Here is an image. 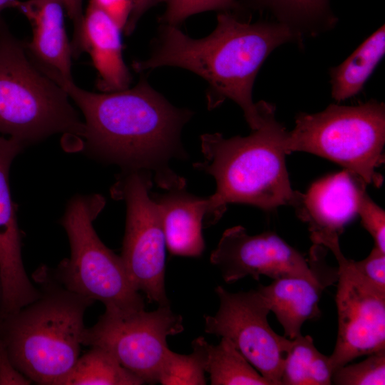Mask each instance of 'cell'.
I'll return each mask as SVG.
<instances>
[{"label":"cell","mask_w":385,"mask_h":385,"mask_svg":"<svg viewBox=\"0 0 385 385\" xmlns=\"http://www.w3.org/2000/svg\"><path fill=\"white\" fill-rule=\"evenodd\" d=\"M68 93L84 118L85 147L91 155L123 171L146 170L157 186L168 190L186 187L170 167L188 158L181 132L193 112L172 105L142 76L131 88L93 93L58 73L39 67Z\"/></svg>","instance_id":"cell-1"},{"label":"cell","mask_w":385,"mask_h":385,"mask_svg":"<svg viewBox=\"0 0 385 385\" xmlns=\"http://www.w3.org/2000/svg\"><path fill=\"white\" fill-rule=\"evenodd\" d=\"M299 37L298 31L287 24H250L230 11H222L215 30L202 38H192L176 26L162 24L150 57L133 61L132 67L143 72L175 66L196 73L209 85L208 109L230 99L242 108L252 130L260 127L267 105L252 100L258 71L274 48Z\"/></svg>","instance_id":"cell-2"},{"label":"cell","mask_w":385,"mask_h":385,"mask_svg":"<svg viewBox=\"0 0 385 385\" xmlns=\"http://www.w3.org/2000/svg\"><path fill=\"white\" fill-rule=\"evenodd\" d=\"M274 113V106L267 103L260 127L247 136L225 138L218 133L200 136L204 160L193 167L212 176L216 184L208 196L205 227L217 223L231 203L266 211L297 205L302 192L292 189L285 161L287 130Z\"/></svg>","instance_id":"cell-3"},{"label":"cell","mask_w":385,"mask_h":385,"mask_svg":"<svg viewBox=\"0 0 385 385\" xmlns=\"http://www.w3.org/2000/svg\"><path fill=\"white\" fill-rule=\"evenodd\" d=\"M40 296L0 317V342L15 368L31 381L58 385L79 358L83 317L94 300L73 292L45 269Z\"/></svg>","instance_id":"cell-4"},{"label":"cell","mask_w":385,"mask_h":385,"mask_svg":"<svg viewBox=\"0 0 385 385\" xmlns=\"http://www.w3.org/2000/svg\"><path fill=\"white\" fill-rule=\"evenodd\" d=\"M68 98L0 19V133L24 146L57 133L83 137L84 123Z\"/></svg>","instance_id":"cell-5"},{"label":"cell","mask_w":385,"mask_h":385,"mask_svg":"<svg viewBox=\"0 0 385 385\" xmlns=\"http://www.w3.org/2000/svg\"><path fill=\"white\" fill-rule=\"evenodd\" d=\"M385 106L369 101L356 106L329 105L316 113H301L287 131L286 153L305 152L330 160L380 187L377 168L384 163Z\"/></svg>","instance_id":"cell-6"},{"label":"cell","mask_w":385,"mask_h":385,"mask_svg":"<svg viewBox=\"0 0 385 385\" xmlns=\"http://www.w3.org/2000/svg\"><path fill=\"white\" fill-rule=\"evenodd\" d=\"M105 204L98 194L77 195L68 202L61 224L71 256L58 267L56 279L73 292L101 302L106 311L127 314L144 309V299L133 286L120 256L102 242L93 227Z\"/></svg>","instance_id":"cell-7"},{"label":"cell","mask_w":385,"mask_h":385,"mask_svg":"<svg viewBox=\"0 0 385 385\" xmlns=\"http://www.w3.org/2000/svg\"><path fill=\"white\" fill-rule=\"evenodd\" d=\"M150 172L123 171L111 188L114 199L126 205L121 259L135 287L149 302L168 304L165 287L166 242L158 207L151 197Z\"/></svg>","instance_id":"cell-8"},{"label":"cell","mask_w":385,"mask_h":385,"mask_svg":"<svg viewBox=\"0 0 385 385\" xmlns=\"http://www.w3.org/2000/svg\"><path fill=\"white\" fill-rule=\"evenodd\" d=\"M183 329L182 317L169 304L152 312L105 311L95 325L84 329L81 344L103 348L144 383L154 384L170 349L167 337Z\"/></svg>","instance_id":"cell-9"},{"label":"cell","mask_w":385,"mask_h":385,"mask_svg":"<svg viewBox=\"0 0 385 385\" xmlns=\"http://www.w3.org/2000/svg\"><path fill=\"white\" fill-rule=\"evenodd\" d=\"M215 293L219 309L213 316H204L205 332L228 339L271 385H281L291 339L271 328L265 298L257 289L234 293L217 286Z\"/></svg>","instance_id":"cell-10"},{"label":"cell","mask_w":385,"mask_h":385,"mask_svg":"<svg viewBox=\"0 0 385 385\" xmlns=\"http://www.w3.org/2000/svg\"><path fill=\"white\" fill-rule=\"evenodd\" d=\"M337 263V335L329 356L332 371L359 356L385 349V293L367 282L353 260L342 253L339 239L323 245Z\"/></svg>","instance_id":"cell-11"},{"label":"cell","mask_w":385,"mask_h":385,"mask_svg":"<svg viewBox=\"0 0 385 385\" xmlns=\"http://www.w3.org/2000/svg\"><path fill=\"white\" fill-rule=\"evenodd\" d=\"M210 260L227 283L247 276L255 280L262 275L273 279L289 276L316 278L324 264L318 256L306 259L274 232L250 235L241 225L222 233Z\"/></svg>","instance_id":"cell-12"},{"label":"cell","mask_w":385,"mask_h":385,"mask_svg":"<svg viewBox=\"0 0 385 385\" xmlns=\"http://www.w3.org/2000/svg\"><path fill=\"white\" fill-rule=\"evenodd\" d=\"M25 146L17 140L0 136V314L14 313L40 296L23 265L21 236L16 205L9 188V170Z\"/></svg>","instance_id":"cell-13"},{"label":"cell","mask_w":385,"mask_h":385,"mask_svg":"<svg viewBox=\"0 0 385 385\" xmlns=\"http://www.w3.org/2000/svg\"><path fill=\"white\" fill-rule=\"evenodd\" d=\"M366 185L359 175L344 169L318 180L306 193H301L294 208L307 224L313 244L322 245L339 237L344 226L357 215Z\"/></svg>","instance_id":"cell-14"},{"label":"cell","mask_w":385,"mask_h":385,"mask_svg":"<svg viewBox=\"0 0 385 385\" xmlns=\"http://www.w3.org/2000/svg\"><path fill=\"white\" fill-rule=\"evenodd\" d=\"M17 9L29 21L31 41L24 43L31 59L38 66L73 80L72 49L64 26L61 0L19 1Z\"/></svg>","instance_id":"cell-15"},{"label":"cell","mask_w":385,"mask_h":385,"mask_svg":"<svg viewBox=\"0 0 385 385\" xmlns=\"http://www.w3.org/2000/svg\"><path fill=\"white\" fill-rule=\"evenodd\" d=\"M150 193L161 216L166 247L171 255L198 257L205 248L202 228L208 211V197H199L186 187Z\"/></svg>","instance_id":"cell-16"},{"label":"cell","mask_w":385,"mask_h":385,"mask_svg":"<svg viewBox=\"0 0 385 385\" xmlns=\"http://www.w3.org/2000/svg\"><path fill=\"white\" fill-rule=\"evenodd\" d=\"M81 51L88 52L98 72L102 92L126 89L131 75L122 53L121 29L103 10L88 4L83 17Z\"/></svg>","instance_id":"cell-17"},{"label":"cell","mask_w":385,"mask_h":385,"mask_svg":"<svg viewBox=\"0 0 385 385\" xmlns=\"http://www.w3.org/2000/svg\"><path fill=\"white\" fill-rule=\"evenodd\" d=\"M337 274L325 277L321 274L316 278L284 277L259 286L257 290L282 325L284 337L293 339L302 334L305 322L320 316L319 303L323 290L337 282Z\"/></svg>","instance_id":"cell-18"},{"label":"cell","mask_w":385,"mask_h":385,"mask_svg":"<svg viewBox=\"0 0 385 385\" xmlns=\"http://www.w3.org/2000/svg\"><path fill=\"white\" fill-rule=\"evenodd\" d=\"M385 52V26L369 36L344 62L330 70L332 97L340 102L359 93Z\"/></svg>","instance_id":"cell-19"},{"label":"cell","mask_w":385,"mask_h":385,"mask_svg":"<svg viewBox=\"0 0 385 385\" xmlns=\"http://www.w3.org/2000/svg\"><path fill=\"white\" fill-rule=\"evenodd\" d=\"M332 368L329 356L321 353L309 335L291 339L286 354L281 385L332 384Z\"/></svg>","instance_id":"cell-20"},{"label":"cell","mask_w":385,"mask_h":385,"mask_svg":"<svg viewBox=\"0 0 385 385\" xmlns=\"http://www.w3.org/2000/svg\"><path fill=\"white\" fill-rule=\"evenodd\" d=\"M142 379L123 367L108 351L98 346L79 356L58 385H139Z\"/></svg>","instance_id":"cell-21"},{"label":"cell","mask_w":385,"mask_h":385,"mask_svg":"<svg viewBox=\"0 0 385 385\" xmlns=\"http://www.w3.org/2000/svg\"><path fill=\"white\" fill-rule=\"evenodd\" d=\"M205 371L212 385H271L227 338L207 344Z\"/></svg>","instance_id":"cell-22"},{"label":"cell","mask_w":385,"mask_h":385,"mask_svg":"<svg viewBox=\"0 0 385 385\" xmlns=\"http://www.w3.org/2000/svg\"><path fill=\"white\" fill-rule=\"evenodd\" d=\"M207 344L205 338L200 337L192 342V352L190 354H180L169 349L158 383L163 385L206 384Z\"/></svg>","instance_id":"cell-23"},{"label":"cell","mask_w":385,"mask_h":385,"mask_svg":"<svg viewBox=\"0 0 385 385\" xmlns=\"http://www.w3.org/2000/svg\"><path fill=\"white\" fill-rule=\"evenodd\" d=\"M257 8L266 9L279 21L297 30V27L315 24H331L334 20L330 12L329 0H248Z\"/></svg>","instance_id":"cell-24"},{"label":"cell","mask_w":385,"mask_h":385,"mask_svg":"<svg viewBox=\"0 0 385 385\" xmlns=\"http://www.w3.org/2000/svg\"><path fill=\"white\" fill-rule=\"evenodd\" d=\"M358 363L346 364L332 373V384L337 385H384L385 349Z\"/></svg>","instance_id":"cell-25"},{"label":"cell","mask_w":385,"mask_h":385,"mask_svg":"<svg viewBox=\"0 0 385 385\" xmlns=\"http://www.w3.org/2000/svg\"><path fill=\"white\" fill-rule=\"evenodd\" d=\"M165 0H90L89 4L106 12L130 35L140 18L151 7Z\"/></svg>","instance_id":"cell-26"},{"label":"cell","mask_w":385,"mask_h":385,"mask_svg":"<svg viewBox=\"0 0 385 385\" xmlns=\"http://www.w3.org/2000/svg\"><path fill=\"white\" fill-rule=\"evenodd\" d=\"M166 9L160 18L162 24L178 26L189 16L207 11L237 9V0H165Z\"/></svg>","instance_id":"cell-27"},{"label":"cell","mask_w":385,"mask_h":385,"mask_svg":"<svg viewBox=\"0 0 385 385\" xmlns=\"http://www.w3.org/2000/svg\"><path fill=\"white\" fill-rule=\"evenodd\" d=\"M357 215L363 227L373 237L374 247L385 252V211L366 192L359 203Z\"/></svg>","instance_id":"cell-28"},{"label":"cell","mask_w":385,"mask_h":385,"mask_svg":"<svg viewBox=\"0 0 385 385\" xmlns=\"http://www.w3.org/2000/svg\"><path fill=\"white\" fill-rule=\"evenodd\" d=\"M355 269L371 286L385 293V252L374 247L362 260L354 261Z\"/></svg>","instance_id":"cell-29"},{"label":"cell","mask_w":385,"mask_h":385,"mask_svg":"<svg viewBox=\"0 0 385 385\" xmlns=\"http://www.w3.org/2000/svg\"><path fill=\"white\" fill-rule=\"evenodd\" d=\"M64 9L73 26V39L71 43L73 57L77 58L81 53L82 29L84 14H83V0H61Z\"/></svg>","instance_id":"cell-30"},{"label":"cell","mask_w":385,"mask_h":385,"mask_svg":"<svg viewBox=\"0 0 385 385\" xmlns=\"http://www.w3.org/2000/svg\"><path fill=\"white\" fill-rule=\"evenodd\" d=\"M31 381L13 365L0 342V385L29 384Z\"/></svg>","instance_id":"cell-31"},{"label":"cell","mask_w":385,"mask_h":385,"mask_svg":"<svg viewBox=\"0 0 385 385\" xmlns=\"http://www.w3.org/2000/svg\"><path fill=\"white\" fill-rule=\"evenodd\" d=\"M19 1V0H0V14L6 9H17Z\"/></svg>","instance_id":"cell-32"},{"label":"cell","mask_w":385,"mask_h":385,"mask_svg":"<svg viewBox=\"0 0 385 385\" xmlns=\"http://www.w3.org/2000/svg\"><path fill=\"white\" fill-rule=\"evenodd\" d=\"M1 296V277H0V299Z\"/></svg>","instance_id":"cell-33"},{"label":"cell","mask_w":385,"mask_h":385,"mask_svg":"<svg viewBox=\"0 0 385 385\" xmlns=\"http://www.w3.org/2000/svg\"></svg>","instance_id":"cell-34"}]
</instances>
